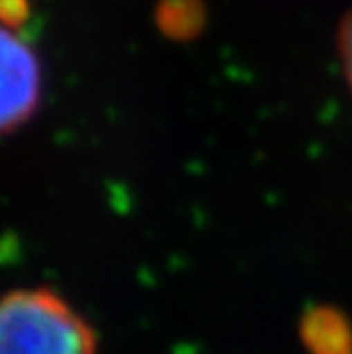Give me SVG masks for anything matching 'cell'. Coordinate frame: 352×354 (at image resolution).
<instances>
[{"label":"cell","instance_id":"obj_1","mask_svg":"<svg viewBox=\"0 0 352 354\" xmlns=\"http://www.w3.org/2000/svg\"><path fill=\"white\" fill-rule=\"evenodd\" d=\"M0 354H96V338L57 292L19 288L0 308Z\"/></svg>","mask_w":352,"mask_h":354},{"label":"cell","instance_id":"obj_2","mask_svg":"<svg viewBox=\"0 0 352 354\" xmlns=\"http://www.w3.org/2000/svg\"><path fill=\"white\" fill-rule=\"evenodd\" d=\"M3 131L12 133L30 122L41 96V66L37 53L14 28H3Z\"/></svg>","mask_w":352,"mask_h":354},{"label":"cell","instance_id":"obj_3","mask_svg":"<svg viewBox=\"0 0 352 354\" xmlns=\"http://www.w3.org/2000/svg\"><path fill=\"white\" fill-rule=\"evenodd\" d=\"M299 336L309 354H352V327L336 308H309L299 325Z\"/></svg>","mask_w":352,"mask_h":354},{"label":"cell","instance_id":"obj_4","mask_svg":"<svg viewBox=\"0 0 352 354\" xmlns=\"http://www.w3.org/2000/svg\"><path fill=\"white\" fill-rule=\"evenodd\" d=\"M339 55L343 64V73H346L348 87L352 92V12L343 19V26L339 30Z\"/></svg>","mask_w":352,"mask_h":354},{"label":"cell","instance_id":"obj_5","mask_svg":"<svg viewBox=\"0 0 352 354\" xmlns=\"http://www.w3.org/2000/svg\"><path fill=\"white\" fill-rule=\"evenodd\" d=\"M28 0H3V21L5 28L21 26L28 19Z\"/></svg>","mask_w":352,"mask_h":354}]
</instances>
